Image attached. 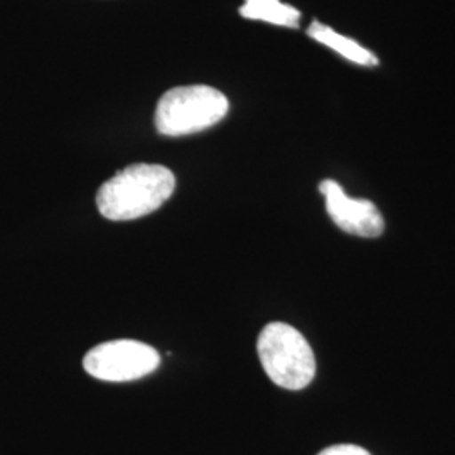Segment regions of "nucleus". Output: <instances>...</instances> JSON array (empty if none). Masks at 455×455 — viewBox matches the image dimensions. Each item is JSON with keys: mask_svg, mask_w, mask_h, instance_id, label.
Listing matches in <instances>:
<instances>
[{"mask_svg": "<svg viewBox=\"0 0 455 455\" xmlns=\"http://www.w3.org/2000/svg\"><path fill=\"white\" fill-rule=\"evenodd\" d=\"M174 189L176 178L167 167L159 164H132L98 189V212L110 221L144 218L157 212Z\"/></svg>", "mask_w": 455, "mask_h": 455, "instance_id": "1", "label": "nucleus"}, {"mask_svg": "<svg viewBox=\"0 0 455 455\" xmlns=\"http://www.w3.org/2000/svg\"><path fill=\"white\" fill-rule=\"evenodd\" d=\"M261 366L276 387L299 391L315 376V356L307 339L292 325L270 323L257 341Z\"/></svg>", "mask_w": 455, "mask_h": 455, "instance_id": "2", "label": "nucleus"}, {"mask_svg": "<svg viewBox=\"0 0 455 455\" xmlns=\"http://www.w3.org/2000/svg\"><path fill=\"white\" fill-rule=\"evenodd\" d=\"M228 98L208 84L172 88L164 93L156 110V127L167 137L206 131L227 116Z\"/></svg>", "mask_w": 455, "mask_h": 455, "instance_id": "3", "label": "nucleus"}, {"mask_svg": "<svg viewBox=\"0 0 455 455\" xmlns=\"http://www.w3.org/2000/svg\"><path fill=\"white\" fill-rule=\"evenodd\" d=\"M159 364L161 356L152 346L132 339L103 342L90 349L83 359L86 373L110 383L144 378L154 373Z\"/></svg>", "mask_w": 455, "mask_h": 455, "instance_id": "4", "label": "nucleus"}, {"mask_svg": "<svg viewBox=\"0 0 455 455\" xmlns=\"http://www.w3.org/2000/svg\"><path fill=\"white\" fill-rule=\"evenodd\" d=\"M319 191L325 197V210L331 220L342 231L363 238H376L383 233L385 220L371 201L346 195L332 180H323Z\"/></svg>", "mask_w": 455, "mask_h": 455, "instance_id": "5", "label": "nucleus"}, {"mask_svg": "<svg viewBox=\"0 0 455 455\" xmlns=\"http://www.w3.org/2000/svg\"><path fill=\"white\" fill-rule=\"evenodd\" d=\"M307 34L314 41L324 44L329 49L341 54L342 58L349 60L351 63L361 66H376L379 61L370 49L363 48L356 41L342 36V34L331 29L329 26L314 20L307 29Z\"/></svg>", "mask_w": 455, "mask_h": 455, "instance_id": "6", "label": "nucleus"}, {"mask_svg": "<svg viewBox=\"0 0 455 455\" xmlns=\"http://www.w3.org/2000/svg\"><path fill=\"white\" fill-rule=\"evenodd\" d=\"M240 14L251 20H263L283 28H297L300 12L280 0H244Z\"/></svg>", "mask_w": 455, "mask_h": 455, "instance_id": "7", "label": "nucleus"}, {"mask_svg": "<svg viewBox=\"0 0 455 455\" xmlns=\"http://www.w3.org/2000/svg\"><path fill=\"white\" fill-rule=\"evenodd\" d=\"M319 455H371L366 449L358 447V445H351V443H341V445H332L327 447Z\"/></svg>", "mask_w": 455, "mask_h": 455, "instance_id": "8", "label": "nucleus"}]
</instances>
